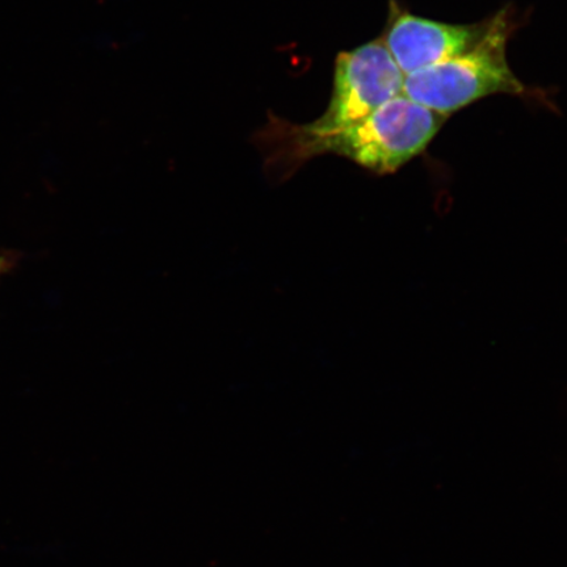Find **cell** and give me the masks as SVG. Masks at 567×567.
Listing matches in <instances>:
<instances>
[{
    "label": "cell",
    "mask_w": 567,
    "mask_h": 567,
    "mask_svg": "<svg viewBox=\"0 0 567 567\" xmlns=\"http://www.w3.org/2000/svg\"><path fill=\"white\" fill-rule=\"evenodd\" d=\"M486 27L487 19L473 24H450L396 12L382 40L402 73L410 75L470 51Z\"/></svg>",
    "instance_id": "obj_4"
},
{
    "label": "cell",
    "mask_w": 567,
    "mask_h": 567,
    "mask_svg": "<svg viewBox=\"0 0 567 567\" xmlns=\"http://www.w3.org/2000/svg\"><path fill=\"white\" fill-rule=\"evenodd\" d=\"M446 118L401 94L357 124L321 136L269 116L255 142L264 153L266 172L274 179H289L305 163L323 154H334L374 174L386 175L421 155Z\"/></svg>",
    "instance_id": "obj_1"
},
{
    "label": "cell",
    "mask_w": 567,
    "mask_h": 567,
    "mask_svg": "<svg viewBox=\"0 0 567 567\" xmlns=\"http://www.w3.org/2000/svg\"><path fill=\"white\" fill-rule=\"evenodd\" d=\"M514 31L513 11L496 12L470 51L406 75L403 94L445 117L487 96L527 95L526 84L507 61Z\"/></svg>",
    "instance_id": "obj_2"
},
{
    "label": "cell",
    "mask_w": 567,
    "mask_h": 567,
    "mask_svg": "<svg viewBox=\"0 0 567 567\" xmlns=\"http://www.w3.org/2000/svg\"><path fill=\"white\" fill-rule=\"evenodd\" d=\"M405 78L382 39L340 52L328 109L313 123L299 124L300 130L321 136L357 124L403 94Z\"/></svg>",
    "instance_id": "obj_3"
},
{
    "label": "cell",
    "mask_w": 567,
    "mask_h": 567,
    "mask_svg": "<svg viewBox=\"0 0 567 567\" xmlns=\"http://www.w3.org/2000/svg\"><path fill=\"white\" fill-rule=\"evenodd\" d=\"M16 264L17 259L11 254L0 255V275L9 272Z\"/></svg>",
    "instance_id": "obj_5"
}]
</instances>
